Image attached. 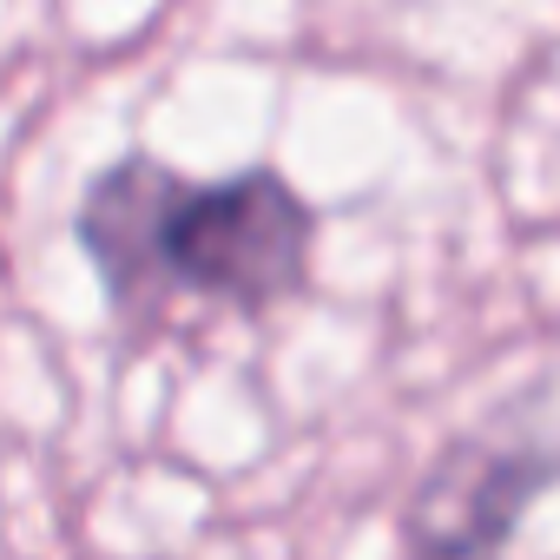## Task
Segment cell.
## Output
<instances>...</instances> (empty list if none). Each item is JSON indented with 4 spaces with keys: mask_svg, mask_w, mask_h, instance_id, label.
I'll list each match as a JSON object with an SVG mask.
<instances>
[{
    "mask_svg": "<svg viewBox=\"0 0 560 560\" xmlns=\"http://www.w3.org/2000/svg\"><path fill=\"white\" fill-rule=\"evenodd\" d=\"M540 481V448H508L488 435L448 442L402 508V560H494Z\"/></svg>",
    "mask_w": 560,
    "mask_h": 560,
    "instance_id": "2",
    "label": "cell"
},
{
    "mask_svg": "<svg viewBox=\"0 0 560 560\" xmlns=\"http://www.w3.org/2000/svg\"><path fill=\"white\" fill-rule=\"evenodd\" d=\"M73 244L126 343L152 350L198 317H270L304 298L317 211L277 165L191 178L139 145L86 178Z\"/></svg>",
    "mask_w": 560,
    "mask_h": 560,
    "instance_id": "1",
    "label": "cell"
}]
</instances>
